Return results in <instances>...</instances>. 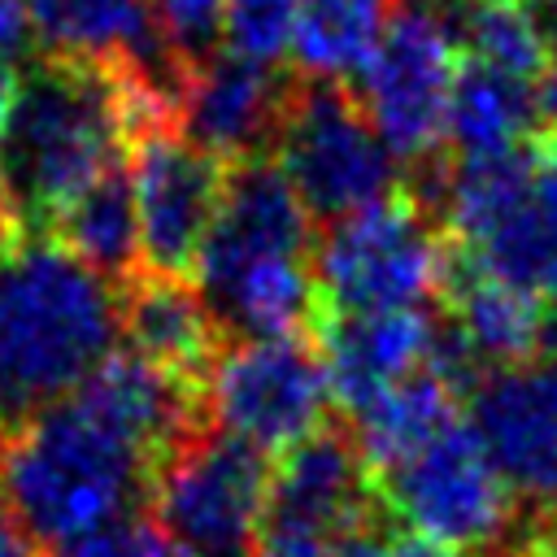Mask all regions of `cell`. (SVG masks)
<instances>
[{
	"instance_id": "obj_15",
	"label": "cell",
	"mask_w": 557,
	"mask_h": 557,
	"mask_svg": "<svg viewBox=\"0 0 557 557\" xmlns=\"http://www.w3.org/2000/svg\"><path fill=\"white\" fill-rule=\"evenodd\" d=\"M283 100L287 78H278L274 65H257L218 48L187 70L178 131L231 165L274 148Z\"/></svg>"
},
{
	"instance_id": "obj_13",
	"label": "cell",
	"mask_w": 557,
	"mask_h": 557,
	"mask_svg": "<svg viewBox=\"0 0 557 557\" xmlns=\"http://www.w3.org/2000/svg\"><path fill=\"white\" fill-rule=\"evenodd\" d=\"M309 222L313 218L287 183L283 165L274 161V152L231 161L218 218L196 261V292H209L261 261L313 257Z\"/></svg>"
},
{
	"instance_id": "obj_21",
	"label": "cell",
	"mask_w": 557,
	"mask_h": 557,
	"mask_svg": "<svg viewBox=\"0 0 557 557\" xmlns=\"http://www.w3.org/2000/svg\"><path fill=\"white\" fill-rule=\"evenodd\" d=\"M461 405L466 400L435 370L422 366L409 379L392 383L383 396H374L361 413H352L348 426L370 461V474L379 479L418 448H426L435 435H444L461 418Z\"/></svg>"
},
{
	"instance_id": "obj_27",
	"label": "cell",
	"mask_w": 557,
	"mask_h": 557,
	"mask_svg": "<svg viewBox=\"0 0 557 557\" xmlns=\"http://www.w3.org/2000/svg\"><path fill=\"white\" fill-rule=\"evenodd\" d=\"M165 553V535L157 527L152 513H135L122 522H109L91 535H83L78 544H70L57 557H161Z\"/></svg>"
},
{
	"instance_id": "obj_6",
	"label": "cell",
	"mask_w": 557,
	"mask_h": 557,
	"mask_svg": "<svg viewBox=\"0 0 557 557\" xmlns=\"http://www.w3.org/2000/svg\"><path fill=\"white\" fill-rule=\"evenodd\" d=\"M270 470L261 448L205 422L165 453L148 509L187 557H257Z\"/></svg>"
},
{
	"instance_id": "obj_30",
	"label": "cell",
	"mask_w": 557,
	"mask_h": 557,
	"mask_svg": "<svg viewBox=\"0 0 557 557\" xmlns=\"http://www.w3.org/2000/svg\"><path fill=\"white\" fill-rule=\"evenodd\" d=\"M392 557H483V553L453 548V544H440V540H426V535L400 531V535L392 540Z\"/></svg>"
},
{
	"instance_id": "obj_18",
	"label": "cell",
	"mask_w": 557,
	"mask_h": 557,
	"mask_svg": "<svg viewBox=\"0 0 557 557\" xmlns=\"http://www.w3.org/2000/svg\"><path fill=\"white\" fill-rule=\"evenodd\" d=\"M122 339L144 361L200 387L226 344L196 283L148 270L122 283Z\"/></svg>"
},
{
	"instance_id": "obj_17",
	"label": "cell",
	"mask_w": 557,
	"mask_h": 557,
	"mask_svg": "<svg viewBox=\"0 0 557 557\" xmlns=\"http://www.w3.org/2000/svg\"><path fill=\"white\" fill-rule=\"evenodd\" d=\"M435 300H440V313L453 318V326L466 335V344L474 348V357L487 370H505V366L544 357L553 300L522 292L505 278H492L448 235H444V265H440Z\"/></svg>"
},
{
	"instance_id": "obj_22",
	"label": "cell",
	"mask_w": 557,
	"mask_h": 557,
	"mask_svg": "<svg viewBox=\"0 0 557 557\" xmlns=\"http://www.w3.org/2000/svg\"><path fill=\"white\" fill-rule=\"evenodd\" d=\"M48 235L65 244L78 261L100 270L104 278L113 283L135 278L144 270V257H139V213H135L131 170L122 161L104 170L74 205L61 209Z\"/></svg>"
},
{
	"instance_id": "obj_26",
	"label": "cell",
	"mask_w": 557,
	"mask_h": 557,
	"mask_svg": "<svg viewBox=\"0 0 557 557\" xmlns=\"http://www.w3.org/2000/svg\"><path fill=\"white\" fill-rule=\"evenodd\" d=\"M222 17H226V0H157L161 35L183 65H196L209 52H218Z\"/></svg>"
},
{
	"instance_id": "obj_3",
	"label": "cell",
	"mask_w": 557,
	"mask_h": 557,
	"mask_svg": "<svg viewBox=\"0 0 557 557\" xmlns=\"http://www.w3.org/2000/svg\"><path fill=\"white\" fill-rule=\"evenodd\" d=\"M126 87L122 70L35 57L0 126V178L22 235H44L104 170L122 161Z\"/></svg>"
},
{
	"instance_id": "obj_2",
	"label": "cell",
	"mask_w": 557,
	"mask_h": 557,
	"mask_svg": "<svg viewBox=\"0 0 557 557\" xmlns=\"http://www.w3.org/2000/svg\"><path fill=\"white\" fill-rule=\"evenodd\" d=\"M161 457L87 392L22 426L4 448V518L39 553L148 513Z\"/></svg>"
},
{
	"instance_id": "obj_12",
	"label": "cell",
	"mask_w": 557,
	"mask_h": 557,
	"mask_svg": "<svg viewBox=\"0 0 557 557\" xmlns=\"http://www.w3.org/2000/svg\"><path fill=\"white\" fill-rule=\"evenodd\" d=\"M466 409L518 509L557 518V357L487 370Z\"/></svg>"
},
{
	"instance_id": "obj_23",
	"label": "cell",
	"mask_w": 557,
	"mask_h": 557,
	"mask_svg": "<svg viewBox=\"0 0 557 557\" xmlns=\"http://www.w3.org/2000/svg\"><path fill=\"white\" fill-rule=\"evenodd\" d=\"M392 9V0H300L292 30L296 74L331 83L357 78L383 39Z\"/></svg>"
},
{
	"instance_id": "obj_11",
	"label": "cell",
	"mask_w": 557,
	"mask_h": 557,
	"mask_svg": "<svg viewBox=\"0 0 557 557\" xmlns=\"http://www.w3.org/2000/svg\"><path fill=\"white\" fill-rule=\"evenodd\" d=\"M366 527L396 531L352 426L322 422L313 435L278 453L270 470L265 531L339 540Z\"/></svg>"
},
{
	"instance_id": "obj_37",
	"label": "cell",
	"mask_w": 557,
	"mask_h": 557,
	"mask_svg": "<svg viewBox=\"0 0 557 557\" xmlns=\"http://www.w3.org/2000/svg\"><path fill=\"white\" fill-rule=\"evenodd\" d=\"M527 4H540V0H527Z\"/></svg>"
},
{
	"instance_id": "obj_32",
	"label": "cell",
	"mask_w": 557,
	"mask_h": 557,
	"mask_svg": "<svg viewBox=\"0 0 557 557\" xmlns=\"http://www.w3.org/2000/svg\"><path fill=\"white\" fill-rule=\"evenodd\" d=\"M17 91H22V70L0 57V126H4V117H9V109H13V100H17Z\"/></svg>"
},
{
	"instance_id": "obj_4",
	"label": "cell",
	"mask_w": 557,
	"mask_h": 557,
	"mask_svg": "<svg viewBox=\"0 0 557 557\" xmlns=\"http://www.w3.org/2000/svg\"><path fill=\"white\" fill-rule=\"evenodd\" d=\"M270 152L309 218L322 226L392 196L405 183L400 161L379 139L357 91L331 78L287 83Z\"/></svg>"
},
{
	"instance_id": "obj_33",
	"label": "cell",
	"mask_w": 557,
	"mask_h": 557,
	"mask_svg": "<svg viewBox=\"0 0 557 557\" xmlns=\"http://www.w3.org/2000/svg\"><path fill=\"white\" fill-rule=\"evenodd\" d=\"M0 557H26V540L13 531V522L0 513Z\"/></svg>"
},
{
	"instance_id": "obj_29",
	"label": "cell",
	"mask_w": 557,
	"mask_h": 557,
	"mask_svg": "<svg viewBox=\"0 0 557 557\" xmlns=\"http://www.w3.org/2000/svg\"><path fill=\"white\" fill-rule=\"evenodd\" d=\"M257 557H331L326 540L313 535H292V531H265Z\"/></svg>"
},
{
	"instance_id": "obj_9",
	"label": "cell",
	"mask_w": 557,
	"mask_h": 557,
	"mask_svg": "<svg viewBox=\"0 0 557 557\" xmlns=\"http://www.w3.org/2000/svg\"><path fill=\"white\" fill-rule=\"evenodd\" d=\"M331 405L326 366L309 331L231 339L205 379L209 422L261 453H283L313 435Z\"/></svg>"
},
{
	"instance_id": "obj_16",
	"label": "cell",
	"mask_w": 557,
	"mask_h": 557,
	"mask_svg": "<svg viewBox=\"0 0 557 557\" xmlns=\"http://www.w3.org/2000/svg\"><path fill=\"white\" fill-rule=\"evenodd\" d=\"M435 318L422 309H374V313H313L309 335L322 352L331 400L344 418L361 413L392 383L426 366Z\"/></svg>"
},
{
	"instance_id": "obj_14",
	"label": "cell",
	"mask_w": 557,
	"mask_h": 557,
	"mask_svg": "<svg viewBox=\"0 0 557 557\" xmlns=\"http://www.w3.org/2000/svg\"><path fill=\"white\" fill-rule=\"evenodd\" d=\"M48 57L126 70L183 100L187 70L157 22V0H26Z\"/></svg>"
},
{
	"instance_id": "obj_10",
	"label": "cell",
	"mask_w": 557,
	"mask_h": 557,
	"mask_svg": "<svg viewBox=\"0 0 557 557\" xmlns=\"http://www.w3.org/2000/svg\"><path fill=\"white\" fill-rule=\"evenodd\" d=\"M131 157L144 270L191 278L205 235L222 205L226 161L191 144L178 126L131 139Z\"/></svg>"
},
{
	"instance_id": "obj_19",
	"label": "cell",
	"mask_w": 557,
	"mask_h": 557,
	"mask_svg": "<svg viewBox=\"0 0 557 557\" xmlns=\"http://www.w3.org/2000/svg\"><path fill=\"white\" fill-rule=\"evenodd\" d=\"M466 252L492 278H505L522 292L557 300V139L553 135L544 144V157L527 196L500 218L492 235H483Z\"/></svg>"
},
{
	"instance_id": "obj_7",
	"label": "cell",
	"mask_w": 557,
	"mask_h": 557,
	"mask_svg": "<svg viewBox=\"0 0 557 557\" xmlns=\"http://www.w3.org/2000/svg\"><path fill=\"white\" fill-rule=\"evenodd\" d=\"M457 52L444 9L431 0H400L357 74V100L405 170L444 157L448 96L461 65Z\"/></svg>"
},
{
	"instance_id": "obj_5",
	"label": "cell",
	"mask_w": 557,
	"mask_h": 557,
	"mask_svg": "<svg viewBox=\"0 0 557 557\" xmlns=\"http://www.w3.org/2000/svg\"><path fill=\"white\" fill-rule=\"evenodd\" d=\"M444 231L400 183L313 239V313L418 309L440 292Z\"/></svg>"
},
{
	"instance_id": "obj_36",
	"label": "cell",
	"mask_w": 557,
	"mask_h": 557,
	"mask_svg": "<svg viewBox=\"0 0 557 557\" xmlns=\"http://www.w3.org/2000/svg\"><path fill=\"white\" fill-rule=\"evenodd\" d=\"M161 557H187V553H183V548H174V544L165 540V553H161Z\"/></svg>"
},
{
	"instance_id": "obj_35",
	"label": "cell",
	"mask_w": 557,
	"mask_h": 557,
	"mask_svg": "<svg viewBox=\"0 0 557 557\" xmlns=\"http://www.w3.org/2000/svg\"><path fill=\"white\" fill-rule=\"evenodd\" d=\"M4 448H9V440L0 435V496H4Z\"/></svg>"
},
{
	"instance_id": "obj_1",
	"label": "cell",
	"mask_w": 557,
	"mask_h": 557,
	"mask_svg": "<svg viewBox=\"0 0 557 557\" xmlns=\"http://www.w3.org/2000/svg\"><path fill=\"white\" fill-rule=\"evenodd\" d=\"M122 348V283L52 235L0 244V435L70 400Z\"/></svg>"
},
{
	"instance_id": "obj_8",
	"label": "cell",
	"mask_w": 557,
	"mask_h": 557,
	"mask_svg": "<svg viewBox=\"0 0 557 557\" xmlns=\"http://www.w3.org/2000/svg\"><path fill=\"white\" fill-rule=\"evenodd\" d=\"M392 527L492 557L518 522V500L492 466L470 418L374 479Z\"/></svg>"
},
{
	"instance_id": "obj_28",
	"label": "cell",
	"mask_w": 557,
	"mask_h": 557,
	"mask_svg": "<svg viewBox=\"0 0 557 557\" xmlns=\"http://www.w3.org/2000/svg\"><path fill=\"white\" fill-rule=\"evenodd\" d=\"M0 57L13 65L35 61V22L26 0H0Z\"/></svg>"
},
{
	"instance_id": "obj_24",
	"label": "cell",
	"mask_w": 557,
	"mask_h": 557,
	"mask_svg": "<svg viewBox=\"0 0 557 557\" xmlns=\"http://www.w3.org/2000/svg\"><path fill=\"white\" fill-rule=\"evenodd\" d=\"M444 17H448L457 48H466L470 61L496 65L531 83L548 70L557 52L553 30L544 26L540 9L527 0H453Z\"/></svg>"
},
{
	"instance_id": "obj_25",
	"label": "cell",
	"mask_w": 557,
	"mask_h": 557,
	"mask_svg": "<svg viewBox=\"0 0 557 557\" xmlns=\"http://www.w3.org/2000/svg\"><path fill=\"white\" fill-rule=\"evenodd\" d=\"M296 9L300 0H226L222 48L257 65H278L292 52Z\"/></svg>"
},
{
	"instance_id": "obj_31",
	"label": "cell",
	"mask_w": 557,
	"mask_h": 557,
	"mask_svg": "<svg viewBox=\"0 0 557 557\" xmlns=\"http://www.w3.org/2000/svg\"><path fill=\"white\" fill-rule=\"evenodd\" d=\"M535 100H540V122H544V135L557 139V52L548 61V70L535 78Z\"/></svg>"
},
{
	"instance_id": "obj_20",
	"label": "cell",
	"mask_w": 557,
	"mask_h": 557,
	"mask_svg": "<svg viewBox=\"0 0 557 557\" xmlns=\"http://www.w3.org/2000/svg\"><path fill=\"white\" fill-rule=\"evenodd\" d=\"M540 135H544V122H540L535 83L461 57L457 78H453V96H448L444 152L448 157L496 152V148L531 144Z\"/></svg>"
},
{
	"instance_id": "obj_34",
	"label": "cell",
	"mask_w": 557,
	"mask_h": 557,
	"mask_svg": "<svg viewBox=\"0 0 557 557\" xmlns=\"http://www.w3.org/2000/svg\"><path fill=\"white\" fill-rule=\"evenodd\" d=\"M17 235V222H13V209H9V191H4V178H0V244Z\"/></svg>"
}]
</instances>
